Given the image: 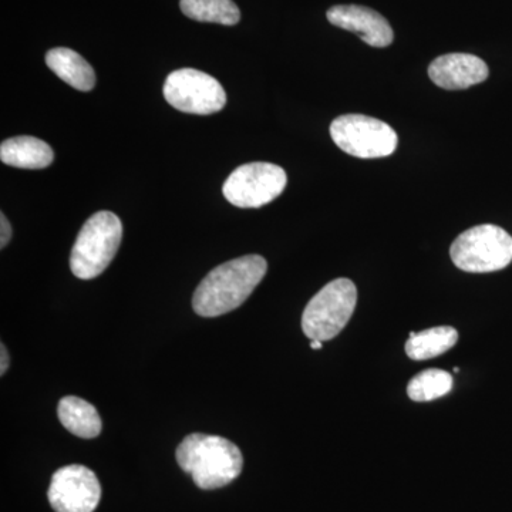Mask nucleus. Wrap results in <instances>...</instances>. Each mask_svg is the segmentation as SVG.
<instances>
[{"label": "nucleus", "instance_id": "nucleus-13", "mask_svg": "<svg viewBox=\"0 0 512 512\" xmlns=\"http://www.w3.org/2000/svg\"><path fill=\"white\" fill-rule=\"evenodd\" d=\"M46 64L59 79L79 92H90L96 86V73L93 67L72 49L57 47L49 50Z\"/></svg>", "mask_w": 512, "mask_h": 512}, {"label": "nucleus", "instance_id": "nucleus-20", "mask_svg": "<svg viewBox=\"0 0 512 512\" xmlns=\"http://www.w3.org/2000/svg\"><path fill=\"white\" fill-rule=\"evenodd\" d=\"M311 348L313 350H320L323 348V342H320V340H312Z\"/></svg>", "mask_w": 512, "mask_h": 512}, {"label": "nucleus", "instance_id": "nucleus-12", "mask_svg": "<svg viewBox=\"0 0 512 512\" xmlns=\"http://www.w3.org/2000/svg\"><path fill=\"white\" fill-rule=\"evenodd\" d=\"M0 160L10 167L42 170L55 160L52 147L40 138L19 136L5 140L0 146Z\"/></svg>", "mask_w": 512, "mask_h": 512}, {"label": "nucleus", "instance_id": "nucleus-11", "mask_svg": "<svg viewBox=\"0 0 512 512\" xmlns=\"http://www.w3.org/2000/svg\"><path fill=\"white\" fill-rule=\"evenodd\" d=\"M483 59L468 53H448L434 59L429 66L431 82L444 90H466L488 79Z\"/></svg>", "mask_w": 512, "mask_h": 512}, {"label": "nucleus", "instance_id": "nucleus-7", "mask_svg": "<svg viewBox=\"0 0 512 512\" xmlns=\"http://www.w3.org/2000/svg\"><path fill=\"white\" fill-rule=\"evenodd\" d=\"M164 97L174 109L200 116L218 113L227 104V94L217 79L188 67L168 74Z\"/></svg>", "mask_w": 512, "mask_h": 512}, {"label": "nucleus", "instance_id": "nucleus-1", "mask_svg": "<svg viewBox=\"0 0 512 512\" xmlns=\"http://www.w3.org/2000/svg\"><path fill=\"white\" fill-rule=\"evenodd\" d=\"M268 271L264 256L247 255L232 259L202 279L195 289L192 308L202 318H217L239 308Z\"/></svg>", "mask_w": 512, "mask_h": 512}, {"label": "nucleus", "instance_id": "nucleus-2", "mask_svg": "<svg viewBox=\"0 0 512 512\" xmlns=\"http://www.w3.org/2000/svg\"><path fill=\"white\" fill-rule=\"evenodd\" d=\"M178 466L191 474L201 490H217L237 480L244 467V457L237 444L221 436L194 433L177 448Z\"/></svg>", "mask_w": 512, "mask_h": 512}, {"label": "nucleus", "instance_id": "nucleus-19", "mask_svg": "<svg viewBox=\"0 0 512 512\" xmlns=\"http://www.w3.org/2000/svg\"><path fill=\"white\" fill-rule=\"evenodd\" d=\"M0 357H2V360H0V375H5L9 367V353L3 343L0 345Z\"/></svg>", "mask_w": 512, "mask_h": 512}, {"label": "nucleus", "instance_id": "nucleus-18", "mask_svg": "<svg viewBox=\"0 0 512 512\" xmlns=\"http://www.w3.org/2000/svg\"><path fill=\"white\" fill-rule=\"evenodd\" d=\"M0 231H2L0 247L5 248L9 244L10 238H12V227H10V222L3 212L0 214Z\"/></svg>", "mask_w": 512, "mask_h": 512}, {"label": "nucleus", "instance_id": "nucleus-16", "mask_svg": "<svg viewBox=\"0 0 512 512\" xmlns=\"http://www.w3.org/2000/svg\"><path fill=\"white\" fill-rule=\"evenodd\" d=\"M180 8L187 18L204 23L234 26L241 12L232 0H180Z\"/></svg>", "mask_w": 512, "mask_h": 512}, {"label": "nucleus", "instance_id": "nucleus-9", "mask_svg": "<svg viewBox=\"0 0 512 512\" xmlns=\"http://www.w3.org/2000/svg\"><path fill=\"white\" fill-rule=\"evenodd\" d=\"M49 503L56 512H94L101 498L99 478L90 468H59L50 481Z\"/></svg>", "mask_w": 512, "mask_h": 512}, {"label": "nucleus", "instance_id": "nucleus-5", "mask_svg": "<svg viewBox=\"0 0 512 512\" xmlns=\"http://www.w3.org/2000/svg\"><path fill=\"white\" fill-rule=\"evenodd\" d=\"M357 303V289L350 279L329 282L306 305L302 315V330L311 340L336 338L348 325Z\"/></svg>", "mask_w": 512, "mask_h": 512}, {"label": "nucleus", "instance_id": "nucleus-3", "mask_svg": "<svg viewBox=\"0 0 512 512\" xmlns=\"http://www.w3.org/2000/svg\"><path fill=\"white\" fill-rule=\"evenodd\" d=\"M123 225L116 214L100 211L92 215L77 235L70 268L79 279H93L111 264L121 244Z\"/></svg>", "mask_w": 512, "mask_h": 512}, {"label": "nucleus", "instance_id": "nucleus-15", "mask_svg": "<svg viewBox=\"0 0 512 512\" xmlns=\"http://www.w3.org/2000/svg\"><path fill=\"white\" fill-rule=\"evenodd\" d=\"M458 340L457 330L450 326H439L421 330V332H410L409 340L406 342L407 356L413 360L433 359L454 348Z\"/></svg>", "mask_w": 512, "mask_h": 512}, {"label": "nucleus", "instance_id": "nucleus-14", "mask_svg": "<svg viewBox=\"0 0 512 512\" xmlns=\"http://www.w3.org/2000/svg\"><path fill=\"white\" fill-rule=\"evenodd\" d=\"M60 423L74 436L94 439L101 433V419L96 407L76 396L63 397L59 403Z\"/></svg>", "mask_w": 512, "mask_h": 512}, {"label": "nucleus", "instance_id": "nucleus-17", "mask_svg": "<svg viewBox=\"0 0 512 512\" xmlns=\"http://www.w3.org/2000/svg\"><path fill=\"white\" fill-rule=\"evenodd\" d=\"M453 389V376L446 370L429 369L410 380L407 394L413 402H433Z\"/></svg>", "mask_w": 512, "mask_h": 512}, {"label": "nucleus", "instance_id": "nucleus-10", "mask_svg": "<svg viewBox=\"0 0 512 512\" xmlns=\"http://www.w3.org/2000/svg\"><path fill=\"white\" fill-rule=\"evenodd\" d=\"M328 20L336 28L356 33L372 47L392 45L394 32L390 23L376 10L359 5H338L328 10Z\"/></svg>", "mask_w": 512, "mask_h": 512}, {"label": "nucleus", "instance_id": "nucleus-4", "mask_svg": "<svg viewBox=\"0 0 512 512\" xmlns=\"http://www.w3.org/2000/svg\"><path fill=\"white\" fill-rule=\"evenodd\" d=\"M450 256L458 269L470 274L501 271L512 262V237L497 225H477L458 235Z\"/></svg>", "mask_w": 512, "mask_h": 512}, {"label": "nucleus", "instance_id": "nucleus-6", "mask_svg": "<svg viewBox=\"0 0 512 512\" xmlns=\"http://www.w3.org/2000/svg\"><path fill=\"white\" fill-rule=\"evenodd\" d=\"M330 137L336 146L357 158L392 156L397 134L389 124L363 114H345L330 124Z\"/></svg>", "mask_w": 512, "mask_h": 512}, {"label": "nucleus", "instance_id": "nucleus-8", "mask_svg": "<svg viewBox=\"0 0 512 512\" xmlns=\"http://www.w3.org/2000/svg\"><path fill=\"white\" fill-rule=\"evenodd\" d=\"M288 177L284 168L271 163L241 165L225 181L222 192L238 208H261L276 200L285 190Z\"/></svg>", "mask_w": 512, "mask_h": 512}]
</instances>
